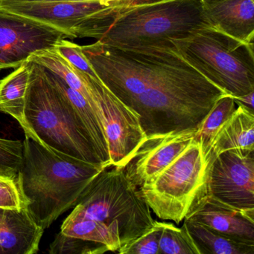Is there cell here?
Returning a JSON list of instances; mask_svg holds the SVG:
<instances>
[{"instance_id": "cell-23", "label": "cell", "mask_w": 254, "mask_h": 254, "mask_svg": "<svg viewBox=\"0 0 254 254\" xmlns=\"http://www.w3.org/2000/svg\"><path fill=\"white\" fill-rule=\"evenodd\" d=\"M22 140L0 138V174L17 179L22 161Z\"/></svg>"}, {"instance_id": "cell-5", "label": "cell", "mask_w": 254, "mask_h": 254, "mask_svg": "<svg viewBox=\"0 0 254 254\" xmlns=\"http://www.w3.org/2000/svg\"><path fill=\"white\" fill-rule=\"evenodd\" d=\"M172 43L186 63L225 93L236 98L254 92V43L211 26Z\"/></svg>"}, {"instance_id": "cell-7", "label": "cell", "mask_w": 254, "mask_h": 254, "mask_svg": "<svg viewBox=\"0 0 254 254\" xmlns=\"http://www.w3.org/2000/svg\"><path fill=\"white\" fill-rule=\"evenodd\" d=\"M211 163L201 142L194 137L177 158L139 189L158 218L180 223L195 201L205 193Z\"/></svg>"}, {"instance_id": "cell-17", "label": "cell", "mask_w": 254, "mask_h": 254, "mask_svg": "<svg viewBox=\"0 0 254 254\" xmlns=\"http://www.w3.org/2000/svg\"><path fill=\"white\" fill-rule=\"evenodd\" d=\"M30 77L28 61L0 80V112L13 117L26 134L25 107Z\"/></svg>"}, {"instance_id": "cell-31", "label": "cell", "mask_w": 254, "mask_h": 254, "mask_svg": "<svg viewBox=\"0 0 254 254\" xmlns=\"http://www.w3.org/2000/svg\"><path fill=\"white\" fill-rule=\"evenodd\" d=\"M112 1H114V0H112ZM115 1H119V2L123 3H131L138 2V1H147V0H115Z\"/></svg>"}, {"instance_id": "cell-20", "label": "cell", "mask_w": 254, "mask_h": 254, "mask_svg": "<svg viewBox=\"0 0 254 254\" xmlns=\"http://www.w3.org/2000/svg\"><path fill=\"white\" fill-rule=\"evenodd\" d=\"M183 226L201 254H254V246L236 243L198 224L184 220Z\"/></svg>"}, {"instance_id": "cell-4", "label": "cell", "mask_w": 254, "mask_h": 254, "mask_svg": "<svg viewBox=\"0 0 254 254\" xmlns=\"http://www.w3.org/2000/svg\"><path fill=\"white\" fill-rule=\"evenodd\" d=\"M28 61L30 77L25 107L28 129L25 135L59 155L105 168L90 136L63 94L41 65Z\"/></svg>"}, {"instance_id": "cell-30", "label": "cell", "mask_w": 254, "mask_h": 254, "mask_svg": "<svg viewBox=\"0 0 254 254\" xmlns=\"http://www.w3.org/2000/svg\"><path fill=\"white\" fill-rule=\"evenodd\" d=\"M17 1H95V0H17ZM100 1H101V0H100Z\"/></svg>"}, {"instance_id": "cell-16", "label": "cell", "mask_w": 254, "mask_h": 254, "mask_svg": "<svg viewBox=\"0 0 254 254\" xmlns=\"http://www.w3.org/2000/svg\"><path fill=\"white\" fill-rule=\"evenodd\" d=\"M230 150L254 151V113L240 106L218 129L207 156L212 162L219 154Z\"/></svg>"}, {"instance_id": "cell-9", "label": "cell", "mask_w": 254, "mask_h": 254, "mask_svg": "<svg viewBox=\"0 0 254 254\" xmlns=\"http://www.w3.org/2000/svg\"><path fill=\"white\" fill-rule=\"evenodd\" d=\"M206 192L243 211H254V151L230 150L210 164Z\"/></svg>"}, {"instance_id": "cell-13", "label": "cell", "mask_w": 254, "mask_h": 254, "mask_svg": "<svg viewBox=\"0 0 254 254\" xmlns=\"http://www.w3.org/2000/svg\"><path fill=\"white\" fill-rule=\"evenodd\" d=\"M198 128L148 137L124 167L128 179L140 188L177 158L195 137Z\"/></svg>"}, {"instance_id": "cell-32", "label": "cell", "mask_w": 254, "mask_h": 254, "mask_svg": "<svg viewBox=\"0 0 254 254\" xmlns=\"http://www.w3.org/2000/svg\"><path fill=\"white\" fill-rule=\"evenodd\" d=\"M204 1H222V0H202Z\"/></svg>"}, {"instance_id": "cell-15", "label": "cell", "mask_w": 254, "mask_h": 254, "mask_svg": "<svg viewBox=\"0 0 254 254\" xmlns=\"http://www.w3.org/2000/svg\"><path fill=\"white\" fill-rule=\"evenodd\" d=\"M43 231L26 209L0 208V254H35Z\"/></svg>"}, {"instance_id": "cell-12", "label": "cell", "mask_w": 254, "mask_h": 254, "mask_svg": "<svg viewBox=\"0 0 254 254\" xmlns=\"http://www.w3.org/2000/svg\"><path fill=\"white\" fill-rule=\"evenodd\" d=\"M254 211L230 207L207 192L194 203L183 220L198 224L236 243L254 246Z\"/></svg>"}, {"instance_id": "cell-29", "label": "cell", "mask_w": 254, "mask_h": 254, "mask_svg": "<svg viewBox=\"0 0 254 254\" xmlns=\"http://www.w3.org/2000/svg\"><path fill=\"white\" fill-rule=\"evenodd\" d=\"M109 252L108 249L106 246H101L96 249H92V250L88 251L86 253L84 254H104L106 252Z\"/></svg>"}, {"instance_id": "cell-3", "label": "cell", "mask_w": 254, "mask_h": 254, "mask_svg": "<svg viewBox=\"0 0 254 254\" xmlns=\"http://www.w3.org/2000/svg\"><path fill=\"white\" fill-rule=\"evenodd\" d=\"M17 182L26 210L43 230L75 207L89 184L105 170L59 155L25 135Z\"/></svg>"}, {"instance_id": "cell-18", "label": "cell", "mask_w": 254, "mask_h": 254, "mask_svg": "<svg viewBox=\"0 0 254 254\" xmlns=\"http://www.w3.org/2000/svg\"><path fill=\"white\" fill-rule=\"evenodd\" d=\"M61 233L67 237L103 245L109 252H116L121 247L119 232L116 229L74 210L63 223Z\"/></svg>"}, {"instance_id": "cell-8", "label": "cell", "mask_w": 254, "mask_h": 254, "mask_svg": "<svg viewBox=\"0 0 254 254\" xmlns=\"http://www.w3.org/2000/svg\"><path fill=\"white\" fill-rule=\"evenodd\" d=\"M76 71L87 86L98 108L108 145L110 165L125 167L147 138L138 115L109 90L99 78Z\"/></svg>"}, {"instance_id": "cell-22", "label": "cell", "mask_w": 254, "mask_h": 254, "mask_svg": "<svg viewBox=\"0 0 254 254\" xmlns=\"http://www.w3.org/2000/svg\"><path fill=\"white\" fill-rule=\"evenodd\" d=\"M158 254H201L184 226L161 222Z\"/></svg>"}, {"instance_id": "cell-1", "label": "cell", "mask_w": 254, "mask_h": 254, "mask_svg": "<svg viewBox=\"0 0 254 254\" xmlns=\"http://www.w3.org/2000/svg\"><path fill=\"white\" fill-rule=\"evenodd\" d=\"M82 51L101 83L138 115L147 137L198 128L228 95L175 49H124L96 41Z\"/></svg>"}, {"instance_id": "cell-26", "label": "cell", "mask_w": 254, "mask_h": 254, "mask_svg": "<svg viewBox=\"0 0 254 254\" xmlns=\"http://www.w3.org/2000/svg\"><path fill=\"white\" fill-rule=\"evenodd\" d=\"M0 208L26 209L17 179L0 174Z\"/></svg>"}, {"instance_id": "cell-25", "label": "cell", "mask_w": 254, "mask_h": 254, "mask_svg": "<svg viewBox=\"0 0 254 254\" xmlns=\"http://www.w3.org/2000/svg\"><path fill=\"white\" fill-rule=\"evenodd\" d=\"M55 49L75 69L85 73L89 77L98 78L85 57L82 46L64 39L56 45Z\"/></svg>"}, {"instance_id": "cell-24", "label": "cell", "mask_w": 254, "mask_h": 254, "mask_svg": "<svg viewBox=\"0 0 254 254\" xmlns=\"http://www.w3.org/2000/svg\"><path fill=\"white\" fill-rule=\"evenodd\" d=\"M161 222L155 225L140 237L121 246L118 254H158Z\"/></svg>"}, {"instance_id": "cell-2", "label": "cell", "mask_w": 254, "mask_h": 254, "mask_svg": "<svg viewBox=\"0 0 254 254\" xmlns=\"http://www.w3.org/2000/svg\"><path fill=\"white\" fill-rule=\"evenodd\" d=\"M208 26L202 0L119 2L94 22L85 38L124 49H174V40Z\"/></svg>"}, {"instance_id": "cell-19", "label": "cell", "mask_w": 254, "mask_h": 254, "mask_svg": "<svg viewBox=\"0 0 254 254\" xmlns=\"http://www.w3.org/2000/svg\"><path fill=\"white\" fill-rule=\"evenodd\" d=\"M28 60L49 70L51 72L59 77L70 88L79 92L98 114L96 104L87 86L78 75L72 65L56 52L55 48L36 52Z\"/></svg>"}, {"instance_id": "cell-11", "label": "cell", "mask_w": 254, "mask_h": 254, "mask_svg": "<svg viewBox=\"0 0 254 254\" xmlns=\"http://www.w3.org/2000/svg\"><path fill=\"white\" fill-rule=\"evenodd\" d=\"M100 0L80 1H17L0 0V10L20 15L53 27L70 39L77 38L79 31L95 16L111 7Z\"/></svg>"}, {"instance_id": "cell-21", "label": "cell", "mask_w": 254, "mask_h": 254, "mask_svg": "<svg viewBox=\"0 0 254 254\" xmlns=\"http://www.w3.org/2000/svg\"><path fill=\"white\" fill-rule=\"evenodd\" d=\"M237 109L234 97L225 95L215 103L211 110L198 127L195 138L199 140L206 152L215 134Z\"/></svg>"}, {"instance_id": "cell-14", "label": "cell", "mask_w": 254, "mask_h": 254, "mask_svg": "<svg viewBox=\"0 0 254 254\" xmlns=\"http://www.w3.org/2000/svg\"><path fill=\"white\" fill-rule=\"evenodd\" d=\"M210 26L245 43H254V0L204 1Z\"/></svg>"}, {"instance_id": "cell-10", "label": "cell", "mask_w": 254, "mask_h": 254, "mask_svg": "<svg viewBox=\"0 0 254 254\" xmlns=\"http://www.w3.org/2000/svg\"><path fill=\"white\" fill-rule=\"evenodd\" d=\"M68 38L53 27L0 10V70L17 68L36 52Z\"/></svg>"}, {"instance_id": "cell-6", "label": "cell", "mask_w": 254, "mask_h": 254, "mask_svg": "<svg viewBox=\"0 0 254 254\" xmlns=\"http://www.w3.org/2000/svg\"><path fill=\"white\" fill-rule=\"evenodd\" d=\"M112 167L89 184L73 210L116 229L122 246L151 229L155 221L124 167Z\"/></svg>"}, {"instance_id": "cell-28", "label": "cell", "mask_w": 254, "mask_h": 254, "mask_svg": "<svg viewBox=\"0 0 254 254\" xmlns=\"http://www.w3.org/2000/svg\"><path fill=\"white\" fill-rule=\"evenodd\" d=\"M234 98L237 106L244 107V108L249 110V111L254 113V92L242 95V96L236 97Z\"/></svg>"}, {"instance_id": "cell-27", "label": "cell", "mask_w": 254, "mask_h": 254, "mask_svg": "<svg viewBox=\"0 0 254 254\" xmlns=\"http://www.w3.org/2000/svg\"><path fill=\"white\" fill-rule=\"evenodd\" d=\"M103 245L67 237L61 232L50 246L49 254H84Z\"/></svg>"}]
</instances>
